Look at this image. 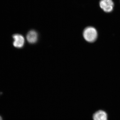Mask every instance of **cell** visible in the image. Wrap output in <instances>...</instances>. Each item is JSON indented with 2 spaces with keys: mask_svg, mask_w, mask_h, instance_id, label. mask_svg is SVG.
I'll return each instance as SVG.
<instances>
[{
  "mask_svg": "<svg viewBox=\"0 0 120 120\" xmlns=\"http://www.w3.org/2000/svg\"><path fill=\"white\" fill-rule=\"evenodd\" d=\"M83 34L85 40L89 42H94L96 41L98 36L97 30L91 26L86 27L83 30Z\"/></svg>",
  "mask_w": 120,
  "mask_h": 120,
  "instance_id": "1",
  "label": "cell"
},
{
  "mask_svg": "<svg viewBox=\"0 0 120 120\" xmlns=\"http://www.w3.org/2000/svg\"><path fill=\"white\" fill-rule=\"evenodd\" d=\"M13 39V45L14 47L17 49L22 48L25 44V39L23 36L19 34H16L12 35Z\"/></svg>",
  "mask_w": 120,
  "mask_h": 120,
  "instance_id": "2",
  "label": "cell"
},
{
  "mask_svg": "<svg viewBox=\"0 0 120 120\" xmlns=\"http://www.w3.org/2000/svg\"><path fill=\"white\" fill-rule=\"evenodd\" d=\"M99 5L104 11L109 13L113 10L114 4L112 0H101Z\"/></svg>",
  "mask_w": 120,
  "mask_h": 120,
  "instance_id": "3",
  "label": "cell"
},
{
  "mask_svg": "<svg viewBox=\"0 0 120 120\" xmlns=\"http://www.w3.org/2000/svg\"><path fill=\"white\" fill-rule=\"evenodd\" d=\"M26 38L28 43L34 44L38 41V35L35 30H31L27 33Z\"/></svg>",
  "mask_w": 120,
  "mask_h": 120,
  "instance_id": "4",
  "label": "cell"
},
{
  "mask_svg": "<svg viewBox=\"0 0 120 120\" xmlns=\"http://www.w3.org/2000/svg\"><path fill=\"white\" fill-rule=\"evenodd\" d=\"M93 120H108L107 113L101 110H98L93 114Z\"/></svg>",
  "mask_w": 120,
  "mask_h": 120,
  "instance_id": "5",
  "label": "cell"
},
{
  "mask_svg": "<svg viewBox=\"0 0 120 120\" xmlns=\"http://www.w3.org/2000/svg\"><path fill=\"white\" fill-rule=\"evenodd\" d=\"M0 120H3L2 116H0Z\"/></svg>",
  "mask_w": 120,
  "mask_h": 120,
  "instance_id": "6",
  "label": "cell"
},
{
  "mask_svg": "<svg viewBox=\"0 0 120 120\" xmlns=\"http://www.w3.org/2000/svg\"><path fill=\"white\" fill-rule=\"evenodd\" d=\"M1 94L0 93V95Z\"/></svg>",
  "mask_w": 120,
  "mask_h": 120,
  "instance_id": "7",
  "label": "cell"
}]
</instances>
